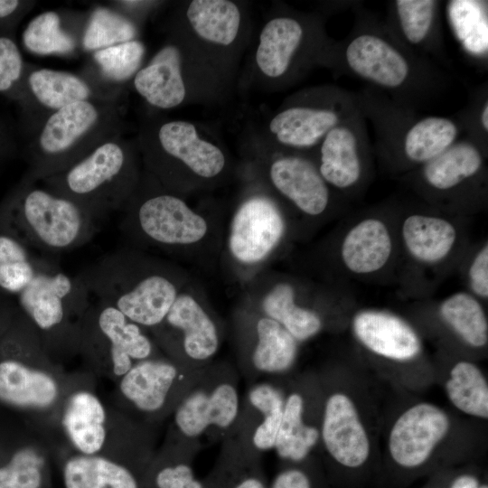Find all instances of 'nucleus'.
I'll use <instances>...</instances> for the list:
<instances>
[{
  "label": "nucleus",
  "instance_id": "1",
  "mask_svg": "<svg viewBox=\"0 0 488 488\" xmlns=\"http://www.w3.org/2000/svg\"><path fill=\"white\" fill-rule=\"evenodd\" d=\"M121 211L120 230L131 248L205 267L220 258L223 221L165 190L144 170Z\"/></svg>",
  "mask_w": 488,
  "mask_h": 488
},
{
  "label": "nucleus",
  "instance_id": "2",
  "mask_svg": "<svg viewBox=\"0 0 488 488\" xmlns=\"http://www.w3.org/2000/svg\"><path fill=\"white\" fill-rule=\"evenodd\" d=\"M92 297L150 332L192 278L176 262L134 248L106 255L80 274Z\"/></svg>",
  "mask_w": 488,
  "mask_h": 488
},
{
  "label": "nucleus",
  "instance_id": "3",
  "mask_svg": "<svg viewBox=\"0 0 488 488\" xmlns=\"http://www.w3.org/2000/svg\"><path fill=\"white\" fill-rule=\"evenodd\" d=\"M136 142L144 172L182 197L214 188L230 174V158L222 147L190 121L148 118Z\"/></svg>",
  "mask_w": 488,
  "mask_h": 488
},
{
  "label": "nucleus",
  "instance_id": "4",
  "mask_svg": "<svg viewBox=\"0 0 488 488\" xmlns=\"http://www.w3.org/2000/svg\"><path fill=\"white\" fill-rule=\"evenodd\" d=\"M119 99H89L52 114L24 147L25 175L41 181L61 173L106 141L122 135Z\"/></svg>",
  "mask_w": 488,
  "mask_h": 488
},
{
  "label": "nucleus",
  "instance_id": "5",
  "mask_svg": "<svg viewBox=\"0 0 488 488\" xmlns=\"http://www.w3.org/2000/svg\"><path fill=\"white\" fill-rule=\"evenodd\" d=\"M98 221L27 175L0 205V232L33 252L55 254L77 249L90 240Z\"/></svg>",
  "mask_w": 488,
  "mask_h": 488
},
{
  "label": "nucleus",
  "instance_id": "6",
  "mask_svg": "<svg viewBox=\"0 0 488 488\" xmlns=\"http://www.w3.org/2000/svg\"><path fill=\"white\" fill-rule=\"evenodd\" d=\"M142 176L137 142L121 135L104 142L65 171L39 182L99 221L123 210Z\"/></svg>",
  "mask_w": 488,
  "mask_h": 488
},
{
  "label": "nucleus",
  "instance_id": "7",
  "mask_svg": "<svg viewBox=\"0 0 488 488\" xmlns=\"http://www.w3.org/2000/svg\"><path fill=\"white\" fill-rule=\"evenodd\" d=\"M286 232L279 202L256 183L242 194L224 227L220 258L228 273L245 286L267 270Z\"/></svg>",
  "mask_w": 488,
  "mask_h": 488
},
{
  "label": "nucleus",
  "instance_id": "8",
  "mask_svg": "<svg viewBox=\"0 0 488 488\" xmlns=\"http://www.w3.org/2000/svg\"><path fill=\"white\" fill-rule=\"evenodd\" d=\"M91 299L80 275L70 276L54 261L38 255L33 277L13 301L46 348L79 347L81 324Z\"/></svg>",
  "mask_w": 488,
  "mask_h": 488
},
{
  "label": "nucleus",
  "instance_id": "9",
  "mask_svg": "<svg viewBox=\"0 0 488 488\" xmlns=\"http://www.w3.org/2000/svg\"><path fill=\"white\" fill-rule=\"evenodd\" d=\"M240 375L225 360L207 365L171 415L167 437L202 450L231 435L239 412Z\"/></svg>",
  "mask_w": 488,
  "mask_h": 488
},
{
  "label": "nucleus",
  "instance_id": "10",
  "mask_svg": "<svg viewBox=\"0 0 488 488\" xmlns=\"http://www.w3.org/2000/svg\"><path fill=\"white\" fill-rule=\"evenodd\" d=\"M149 333L166 357L187 368L203 369L216 360L225 329L192 279L179 293L163 322Z\"/></svg>",
  "mask_w": 488,
  "mask_h": 488
},
{
  "label": "nucleus",
  "instance_id": "11",
  "mask_svg": "<svg viewBox=\"0 0 488 488\" xmlns=\"http://www.w3.org/2000/svg\"><path fill=\"white\" fill-rule=\"evenodd\" d=\"M236 368L248 384L277 380L293 368L298 342L277 321L239 302L232 314Z\"/></svg>",
  "mask_w": 488,
  "mask_h": 488
},
{
  "label": "nucleus",
  "instance_id": "12",
  "mask_svg": "<svg viewBox=\"0 0 488 488\" xmlns=\"http://www.w3.org/2000/svg\"><path fill=\"white\" fill-rule=\"evenodd\" d=\"M203 369L184 367L164 354L136 362L119 380L130 419L154 427L170 418Z\"/></svg>",
  "mask_w": 488,
  "mask_h": 488
},
{
  "label": "nucleus",
  "instance_id": "13",
  "mask_svg": "<svg viewBox=\"0 0 488 488\" xmlns=\"http://www.w3.org/2000/svg\"><path fill=\"white\" fill-rule=\"evenodd\" d=\"M79 347L94 358H107L118 378L136 362L162 354L147 330L94 297L83 318Z\"/></svg>",
  "mask_w": 488,
  "mask_h": 488
},
{
  "label": "nucleus",
  "instance_id": "14",
  "mask_svg": "<svg viewBox=\"0 0 488 488\" xmlns=\"http://www.w3.org/2000/svg\"><path fill=\"white\" fill-rule=\"evenodd\" d=\"M86 73L76 74L26 64L16 99L23 109L24 131L30 138L54 112L89 99H119Z\"/></svg>",
  "mask_w": 488,
  "mask_h": 488
},
{
  "label": "nucleus",
  "instance_id": "15",
  "mask_svg": "<svg viewBox=\"0 0 488 488\" xmlns=\"http://www.w3.org/2000/svg\"><path fill=\"white\" fill-rule=\"evenodd\" d=\"M154 430L147 432L122 457L77 454L61 466L64 488H146L155 454Z\"/></svg>",
  "mask_w": 488,
  "mask_h": 488
},
{
  "label": "nucleus",
  "instance_id": "16",
  "mask_svg": "<svg viewBox=\"0 0 488 488\" xmlns=\"http://www.w3.org/2000/svg\"><path fill=\"white\" fill-rule=\"evenodd\" d=\"M258 183L275 198L290 202L311 217L323 214L328 207L330 192L317 165L309 159L286 153H274L256 166Z\"/></svg>",
  "mask_w": 488,
  "mask_h": 488
},
{
  "label": "nucleus",
  "instance_id": "17",
  "mask_svg": "<svg viewBox=\"0 0 488 488\" xmlns=\"http://www.w3.org/2000/svg\"><path fill=\"white\" fill-rule=\"evenodd\" d=\"M242 302L279 323L298 343L315 336L323 328L321 314L297 301L296 289L287 279L258 274L245 285Z\"/></svg>",
  "mask_w": 488,
  "mask_h": 488
},
{
  "label": "nucleus",
  "instance_id": "18",
  "mask_svg": "<svg viewBox=\"0 0 488 488\" xmlns=\"http://www.w3.org/2000/svg\"><path fill=\"white\" fill-rule=\"evenodd\" d=\"M284 407V388L277 380L248 385L231 436L249 451L263 455L274 450Z\"/></svg>",
  "mask_w": 488,
  "mask_h": 488
},
{
  "label": "nucleus",
  "instance_id": "19",
  "mask_svg": "<svg viewBox=\"0 0 488 488\" xmlns=\"http://www.w3.org/2000/svg\"><path fill=\"white\" fill-rule=\"evenodd\" d=\"M449 429L446 414L429 403L407 409L394 423L389 450L393 460L403 467H417L427 461L435 446Z\"/></svg>",
  "mask_w": 488,
  "mask_h": 488
},
{
  "label": "nucleus",
  "instance_id": "20",
  "mask_svg": "<svg viewBox=\"0 0 488 488\" xmlns=\"http://www.w3.org/2000/svg\"><path fill=\"white\" fill-rule=\"evenodd\" d=\"M185 62L183 47L177 40L170 41L134 76L135 90L155 108L167 110L181 106L189 90Z\"/></svg>",
  "mask_w": 488,
  "mask_h": 488
},
{
  "label": "nucleus",
  "instance_id": "21",
  "mask_svg": "<svg viewBox=\"0 0 488 488\" xmlns=\"http://www.w3.org/2000/svg\"><path fill=\"white\" fill-rule=\"evenodd\" d=\"M320 441L327 454L343 466L359 467L367 460L369 439L353 403L346 395L335 392L324 400Z\"/></svg>",
  "mask_w": 488,
  "mask_h": 488
},
{
  "label": "nucleus",
  "instance_id": "22",
  "mask_svg": "<svg viewBox=\"0 0 488 488\" xmlns=\"http://www.w3.org/2000/svg\"><path fill=\"white\" fill-rule=\"evenodd\" d=\"M305 23L290 15H277L263 25L255 51L259 74L277 81L287 76L305 44Z\"/></svg>",
  "mask_w": 488,
  "mask_h": 488
},
{
  "label": "nucleus",
  "instance_id": "23",
  "mask_svg": "<svg viewBox=\"0 0 488 488\" xmlns=\"http://www.w3.org/2000/svg\"><path fill=\"white\" fill-rule=\"evenodd\" d=\"M344 57L356 75L386 89H398L409 77L410 67L403 54L375 34L355 36L346 46Z\"/></svg>",
  "mask_w": 488,
  "mask_h": 488
},
{
  "label": "nucleus",
  "instance_id": "24",
  "mask_svg": "<svg viewBox=\"0 0 488 488\" xmlns=\"http://www.w3.org/2000/svg\"><path fill=\"white\" fill-rule=\"evenodd\" d=\"M341 123V116L333 108L318 105H291L275 113L267 129L277 145L304 150L319 145L327 133Z\"/></svg>",
  "mask_w": 488,
  "mask_h": 488
},
{
  "label": "nucleus",
  "instance_id": "25",
  "mask_svg": "<svg viewBox=\"0 0 488 488\" xmlns=\"http://www.w3.org/2000/svg\"><path fill=\"white\" fill-rule=\"evenodd\" d=\"M352 329L358 340L372 352L396 361H408L420 352L415 331L399 317L380 311L355 315Z\"/></svg>",
  "mask_w": 488,
  "mask_h": 488
},
{
  "label": "nucleus",
  "instance_id": "26",
  "mask_svg": "<svg viewBox=\"0 0 488 488\" xmlns=\"http://www.w3.org/2000/svg\"><path fill=\"white\" fill-rule=\"evenodd\" d=\"M308 396L302 388H284V407L274 450L284 463H300L309 458L320 441L321 425L308 417Z\"/></svg>",
  "mask_w": 488,
  "mask_h": 488
},
{
  "label": "nucleus",
  "instance_id": "27",
  "mask_svg": "<svg viewBox=\"0 0 488 488\" xmlns=\"http://www.w3.org/2000/svg\"><path fill=\"white\" fill-rule=\"evenodd\" d=\"M187 26L193 36L210 47L235 45L243 26L238 4L229 0H193L184 10Z\"/></svg>",
  "mask_w": 488,
  "mask_h": 488
},
{
  "label": "nucleus",
  "instance_id": "28",
  "mask_svg": "<svg viewBox=\"0 0 488 488\" xmlns=\"http://www.w3.org/2000/svg\"><path fill=\"white\" fill-rule=\"evenodd\" d=\"M86 15L44 11L35 15L22 34L23 47L31 53L70 56L80 48V34Z\"/></svg>",
  "mask_w": 488,
  "mask_h": 488
},
{
  "label": "nucleus",
  "instance_id": "29",
  "mask_svg": "<svg viewBox=\"0 0 488 488\" xmlns=\"http://www.w3.org/2000/svg\"><path fill=\"white\" fill-rule=\"evenodd\" d=\"M107 414L92 392L79 390L70 396L62 413V427L79 454L99 455L107 439Z\"/></svg>",
  "mask_w": 488,
  "mask_h": 488
},
{
  "label": "nucleus",
  "instance_id": "30",
  "mask_svg": "<svg viewBox=\"0 0 488 488\" xmlns=\"http://www.w3.org/2000/svg\"><path fill=\"white\" fill-rule=\"evenodd\" d=\"M204 488H267L262 456L231 436L221 443L217 459L202 478Z\"/></svg>",
  "mask_w": 488,
  "mask_h": 488
},
{
  "label": "nucleus",
  "instance_id": "31",
  "mask_svg": "<svg viewBox=\"0 0 488 488\" xmlns=\"http://www.w3.org/2000/svg\"><path fill=\"white\" fill-rule=\"evenodd\" d=\"M318 171L328 185L345 189L355 184L361 174L359 140L350 126L341 123L319 145Z\"/></svg>",
  "mask_w": 488,
  "mask_h": 488
},
{
  "label": "nucleus",
  "instance_id": "32",
  "mask_svg": "<svg viewBox=\"0 0 488 488\" xmlns=\"http://www.w3.org/2000/svg\"><path fill=\"white\" fill-rule=\"evenodd\" d=\"M392 249L389 232L378 219H366L353 226L344 237L341 256L345 267L356 274H369L382 268Z\"/></svg>",
  "mask_w": 488,
  "mask_h": 488
},
{
  "label": "nucleus",
  "instance_id": "33",
  "mask_svg": "<svg viewBox=\"0 0 488 488\" xmlns=\"http://www.w3.org/2000/svg\"><path fill=\"white\" fill-rule=\"evenodd\" d=\"M201 451L195 445L166 436L150 464L146 488H204L193 466Z\"/></svg>",
  "mask_w": 488,
  "mask_h": 488
},
{
  "label": "nucleus",
  "instance_id": "34",
  "mask_svg": "<svg viewBox=\"0 0 488 488\" xmlns=\"http://www.w3.org/2000/svg\"><path fill=\"white\" fill-rule=\"evenodd\" d=\"M90 54V62L84 72L103 88L120 94L122 85L132 80L143 66L145 46L136 39Z\"/></svg>",
  "mask_w": 488,
  "mask_h": 488
},
{
  "label": "nucleus",
  "instance_id": "35",
  "mask_svg": "<svg viewBox=\"0 0 488 488\" xmlns=\"http://www.w3.org/2000/svg\"><path fill=\"white\" fill-rule=\"evenodd\" d=\"M402 237L414 258L424 263H436L451 251L456 231L442 218L413 214L403 222Z\"/></svg>",
  "mask_w": 488,
  "mask_h": 488
},
{
  "label": "nucleus",
  "instance_id": "36",
  "mask_svg": "<svg viewBox=\"0 0 488 488\" xmlns=\"http://www.w3.org/2000/svg\"><path fill=\"white\" fill-rule=\"evenodd\" d=\"M483 164L478 148L469 142L454 143L442 154L426 163L423 175L436 190H450L475 175Z\"/></svg>",
  "mask_w": 488,
  "mask_h": 488
},
{
  "label": "nucleus",
  "instance_id": "37",
  "mask_svg": "<svg viewBox=\"0 0 488 488\" xmlns=\"http://www.w3.org/2000/svg\"><path fill=\"white\" fill-rule=\"evenodd\" d=\"M139 25L112 6L99 5L86 14L80 49L87 52L138 39Z\"/></svg>",
  "mask_w": 488,
  "mask_h": 488
},
{
  "label": "nucleus",
  "instance_id": "38",
  "mask_svg": "<svg viewBox=\"0 0 488 488\" xmlns=\"http://www.w3.org/2000/svg\"><path fill=\"white\" fill-rule=\"evenodd\" d=\"M457 135L458 128L453 120L427 117L408 129L403 139V150L410 161L426 164L455 143Z\"/></svg>",
  "mask_w": 488,
  "mask_h": 488
},
{
  "label": "nucleus",
  "instance_id": "39",
  "mask_svg": "<svg viewBox=\"0 0 488 488\" xmlns=\"http://www.w3.org/2000/svg\"><path fill=\"white\" fill-rule=\"evenodd\" d=\"M446 389L451 402L461 411L488 418V387L477 366L469 361L456 363L450 372Z\"/></svg>",
  "mask_w": 488,
  "mask_h": 488
},
{
  "label": "nucleus",
  "instance_id": "40",
  "mask_svg": "<svg viewBox=\"0 0 488 488\" xmlns=\"http://www.w3.org/2000/svg\"><path fill=\"white\" fill-rule=\"evenodd\" d=\"M37 258L19 240L0 232V294L14 300L33 277Z\"/></svg>",
  "mask_w": 488,
  "mask_h": 488
},
{
  "label": "nucleus",
  "instance_id": "41",
  "mask_svg": "<svg viewBox=\"0 0 488 488\" xmlns=\"http://www.w3.org/2000/svg\"><path fill=\"white\" fill-rule=\"evenodd\" d=\"M442 318L474 347H483L488 341V324L479 302L467 293H456L440 305Z\"/></svg>",
  "mask_w": 488,
  "mask_h": 488
},
{
  "label": "nucleus",
  "instance_id": "42",
  "mask_svg": "<svg viewBox=\"0 0 488 488\" xmlns=\"http://www.w3.org/2000/svg\"><path fill=\"white\" fill-rule=\"evenodd\" d=\"M46 456L40 449L21 446L0 465V488H49Z\"/></svg>",
  "mask_w": 488,
  "mask_h": 488
},
{
  "label": "nucleus",
  "instance_id": "43",
  "mask_svg": "<svg viewBox=\"0 0 488 488\" xmlns=\"http://www.w3.org/2000/svg\"><path fill=\"white\" fill-rule=\"evenodd\" d=\"M450 20L457 38L474 54L487 52V16L476 1H453L449 5Z\"/></svg>",
  "mask_w": 488,
  "mask_h": 488
},
{
  "label": "nucleus",
  "instance_id": "44",
  "mask_svg": "<svg viewBox=\"0 0 488 488\" xmlns=\"http://www.w3.org/2000/svg\"><path fill=\"white\" fill-rule=\"evenodd\" d=\"M437 2L433 0H398L396 12L400 29L408 42L419 44L429 34Z\"/></svg>",
  "mask_w": 488,
  "mask_h": 488
},
{
  "label": "nucleus",
  "instance_id": "45",
  "mask_svg": "<svg viewBox=\"0 0 488 488\" xmlns=\"http://www.w3.org/2000/svg\"><path fill=\"white\" fill-rule=\"evenodd\" d=\"M25 69L26 63L14 38L0 33V94L16 98Z\"/></svg>",
  "mask_w": 488,
  "mask_h": 488
},
{
  "label": "nucleus",
  "instance_id": "46",
  "mask_svg": "<svg viewBox=\"0 0 488 488\" xmlns=\"http://www.w3.org/2000/svg\"><path fill=\"white\" fill-rule=\"evenodd\" d=\"M305 461L286 463L268 482L267 488H316L314 477L305 466Z\"/></svg>",
  "mask_w": 488,
  "mask_h": 488
},
{
  "label": "nucleus",
  "instance_id": "47",
  "mask_svg": "<svg viewBox=\"0 0 488 488\" xmlns=\"http://www.w3.org/2000/svg\"><path fill=\"white\" fill-rule=\"evenodd\" d=\"M470 285L473 291L483 298L488 296V245L486 244L474 258L469 269Z\"/></svg>",
  "mask_w": 488,
  "mask_h": 488
},
{
  "label": "nucleus",
  "instance_id": "48",
  "mask_svg": "<svg viewBox=\"0 0 488 488\" xmlns=\"http://www.w3.org/2000/svg\"><path fill=\"white\" fill-rule=\"evenodd\" d=\"M33 3L17 0H0V23L16 20L32 7Z\"/></svg>",
  "mask_w": 488,
  "mask_h": 488
},
{
  "label": "nucleus",
  "instance_id": "49",
  "mask_svg": "<svg viewBox=\"0 0 488 488\" xmlns=\"http://www.w3.org/2000/svg\"><path fill=\"white\" fill-rule=\"evenodd\" d=\"M17 313L18 309L13 300L0 294V337L11 326Z\"/></svg>",
  "mask_w": 488,
  "mask_h": 488
},
{
  "label": "nucleus",
  "instance_id": "50",
  "mask_svg": "<svg viewBox=\"0 0 488 488\" xmlns=\"http://www.w3.org/2000/svg\"><path fill=\"white\" fill-rule=\"evenodd\" d=\"M14 146L13 129L0 119V163L12 155Z\"/></svg>",
  "mask_w": 488,
  "mask_h": 488
},
{
  "label": "nucleus",
  "instance_id": "51",
  "mask_svg": "<svg viewBox=\"0 0 488 488\" xmlns=\"http://www.w3.org/2000/svg\"><path fill=\"white\" fill-rule=\"evenodd\" d=\"M478 480L470 474H463L454 480L450 488H479Z\"/></svg>",
  "mask_w": 488,
  "mask_h": 488
},
{
  "label": "nucleus",
  "instance_id": "52",
  "mask_svg": "<svg viewBox=\"0 0 488 488\" xmlns=\"http://www.w3.org/2000/svg\"><path fill=\"white\" fill-rule=\"evenodd\" d=\"M481 124L485 132L488 131V103L485 101L481 113Z\"/></svg>",
  "mask_w": 488,
  "mask_h": 488
},
{
  "label": "nucleus",
  "instance_id": "53",
  "mask_svg": "<svg viewBox=\"0 0 488 488\" xmlns=\"http://www.w3.org/2000/svg\"><path fill=\"white\" fill-rule=\"evenodd\" d=\"M479 488H488V486L486 484H483V485L479 486Z\"/></svg>",
  "mask_w": 488,
  "mask_h": 488
}]
</instances>
